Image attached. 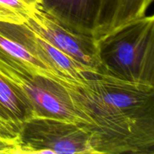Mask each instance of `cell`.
<instances>
[{
  "label": "cell",
  "mask_w": 154,
  "mask_h": 154,
  "mask_svg": "<svg viewBox=\"0 0 154 154\" xmlns=\"http://www.w3.org/2000/svg\"><path fill=\"white\" fill-rule=\"evenodd\" d=\"M87 123L97 153L154 154V87L89 71L56 77Z\"/></svg>",
  "instance_id": "6da1fadb"
},
{
  "label": "cell",
  "mask_w": 154,
  "mask_h": 154,
  "mask_svg": "<svg viewBox=\"0 0 154 154\" xmlns=\"http://www.w3.org/2000/svg\"><path fill=\"white\" fill-rule=\"evenodd\" d=\"M96 41L100 72L154 87L153 15H145Z\"/></svg>",
  "instance_id": "7a4b0ae2"
},
{
  "label": "cell",
  "mask_w": 154,
  "mask_h": 154,
  "mask_svg": "<svg viewBox=\"0 0 154 154\" xmlns=\"http://www.w3.org/2000/svg\"><path fill=\"white\" fill-rule=\"evenodd\" d=\"M0 75L28 101L35 117L66 120L89 131L86 122L74 109L66 90L60 83L47 75L35 73L1 51Z\"/></svg>",
  "instance_id": "3957f363"
},
{
  "label": "cell",
  "mask_w": 154,
  "mask_h": 154,
  "mask_svg": "<svg viewBox=\"0 0 154 154\" xmlns=\"http://www.w3.org/2000/svg\"><path fill=\"white\" fill-rule=\"evenodd\" d=\"M18 140L21 154L96 153L93 134L62 119L32 117L21 124Z\"/></svg>",
  "instance_id": "277c9868"
},
{
  "label": "cell",
  "mask_w": 154,
  "mask_h": 154,
  "mask_svg": "<svg viewBox=\"0 0 154 154\" xmlns=\"http://www.w3.org/2000/svg\"><path fill=\"white\" fill-rule=\"evenodd\" d=\"M25 24L77 63L91 70L100 71L96 41L93 35L65 26L44 11L39 4Z\"/></svg>",
  "instance_id": "5b68a950"
},
{
  "label": "cell",
  "mask_w": 154,
  "mask_h": 154,
  "mask_svg": "<svg viewBox=\"0 0 154 154\" xmlns=\"http://www.w3.org/2000/svg\"><path fill=\"white\" fill-rule=\"evenodd\" d=\"M0 32L26 48L48 69L74 79L82 78L88 71L50 42L32 30L26 24L0 23Z\"/></svg>",
  "instance_id": "8992f818"
},
{
  "label": "cell",
  "mask_w": 154,
  "mask_h": 154,
  "mask_svg": "<svg viewBox=\"0 0 154 154\" xmlns=\"http://www.w3.org/2000/svg\"><path fill=\"white\" fill-rule=\"evenodd\" d=\"M101 2L102 0H40L39 6L70 29L93 35Z\"/></svg>",
  "instance_id": "52a82bcc"
},
{
  "label": "cell",
  "mask_w": 154,
  "mask_h": 154,
  "mask_svg": "<svg viewBox=\"0 0 154 154\" xmlns=\"http://www.w3.org/2000/svg\"><path fill=\"white\" fill-rule=\"evenodd\" d=\"M153 0H102L93 29L96 40L146 15Z\"/></svg>",
  "instance_id": "ba28073f"
},
{
  "label": "cell",
  "mask_w": 154,
  "mask_h": 154,
  "mask_svg": "<svg viewBox=\"0 0 154 154\" xmlns=\"http://www.w3.org/2000/svg\"><path fill=\"white\" fill-rule=\"evenodd\" d=\"M0 105L11 120L20 126L26 120L35 117L34 111L28 101L1 75Z\"/></svg>",
  "instance_id": "9c48e42d"
},
{
  "label": "cell",
  "mask_w": 154,
  "mask_h": 154,
  "mask_svg": "<svg viewBox=\"0 0 154 154\" xmlns=\"http://www.w3.org/2000/svg\"><path fill=\"white\" fill-rule=\"evenodd\" d=\"M39 3L38 0H0V23H25Z\"/></svg>",
  "instance_id": "30bf717a"
},
{
  "label": "cell",
  "mask_w": 154,
  "mask_h": 154,
  "mask_svg": "<svg viewBox=\"0 0 154 154\" xmlns=\"http://www.w3.org/2000/svg\"><path fill=\"white\" fill-rule=\"evenodd\" d=\"M0 51L8 57L22 63L29 69L35 72L36 74H42L45 71L51 70L23 45L9 38L1 32H0Z\"/></svg>",
  "instance_id": "8fae6325"
},
{
  "label": "cell",
  "mask_w": 154,
  "mask_h": 154,
  "mask_svg": "<svg viewBox=\"0 0 154 154\" xmlns=\"http://www.w3.org/2000/svg\"><path fill=\"white\" fill-rule=\"evenodd\" d=\"M20 126L11 120L0 105V138H16L19 135Z\"/></svg>",
  "instance_id": "7c38bea8"
},
{
  "label": "cell",
  "mask_w": 154,
  "mask_h": 154,
  "mask_svg": "<svg viewBox=\"0 0 154 154\" xmlns=\"http://www.w3.org/2000/svg\"><path fill=\"white\" fill-rule=\"evenodd\" d=\"M0 154H21L18 138H0Z\"/></svg>",
  "instance_id": "4fadbf2b"
},
{
  "label": "cell",
  "mask_w": 154,
  "mask_h": 154,
  "mask_svg": "<svg viewBox=\"0 0 154 154\" xmlns=\"http://www.w3.org/2000/svg\"><path fill=\"white\" fill-rule=\"evenodd\" d=\"M38 1H39V2H40V0H38Z\"/></svg>",
  "instance_id": "5bb4252c"
}]
</instances>
